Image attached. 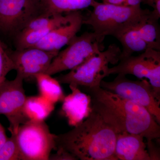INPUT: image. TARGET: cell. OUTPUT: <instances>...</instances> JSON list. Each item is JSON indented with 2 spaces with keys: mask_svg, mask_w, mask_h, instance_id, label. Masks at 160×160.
<instances>
[{
  "mask_svg": "<svg viewBox=\"0 0 160 160\" xmlns=\"http://www.w3.org/2000/svg\"><path fill=\"white\" fill-rule=\"evenodd\" d=\"M23 81L17 75L14 79H6L0 84V115H4L9 121L11 134H16L19 126L28 121L24 113L27 96Z\"/></svg>",
  "mask_w": 160,
  "mask_h": 160,
  "instance_id": "obj_9",
  "label": "cell"
},
{
  "mask_svg": "<svg viewBox=\"0 0 160 160\" xmlns=\"http://www.w3.org/2000/svg\"><path fill=\"white\" fill-rule=\"evenodd\" d=\"M0 160H22L16 134H11L0 149Z\"/></svg>",
  "mask_w": 160,
  "mask_h": 160,
  "instance_id": "obj_19",
  "label": "cell"
},
{
  "mask_svg": "<svg viewBox=\"0 0 160 160\" xmlns=\"http://www.w3.org/2000/svg\"><path fill=\"white\" fill-rule=\"evenodd\" d=\"M104 39L93 32H86L75 36L62 51L52 60L46 73L52 76L71 70L104 49Z\"/></svg>",
  "mask_w": 160,
  "mask_h": 160,
  "instance_id": "obj_6",
  "label": "cell"
},
{
  "mask_svg": "<svg viewBox=\"0 0 160 160\" xmlns=\"http://www.w3.org/2000/svg\"><path fill=\"white\" fill-rule=\"evenodd\" d=\"M9 52L17 75L25 80L35 79L37 75L46 73L59 52L32 47Z\"/></svg>",
  "mask_w": 160,
  "mask_h": 160,
  "instance_id": "obj_11",
  "label": "cell"
},
{
  "mask_svg": "<svg viewBox=\"0 0 160 160\" xmlns=\"http://www.w3.org/2000/svg\"><path fill=\"white\" fill-rule=\"evenodd\" d=\"M12 70H14V66L9 52L6 50L0 41V84L6 79L7 75Z\"/></svg>",
  "mask_w": 160,
  "mask_h": 160,
  "instance_id": "obj_20",
  "label": "cell"
},
{
  "mask_svg": "<svg viewBox=\"0 0 160 160\" xmlns=\"http://www.w3.org/2000/svg\"><path fill=\"white\" fill-rule=\"evenodd\" d=\"M73 12H74L51 16H38L30 21L22 30L57 28L69 22L72 17Z\"/></svg>",
  "mask_w": 160,
  "mask_h": 160,
  "instance_id": "obj_18",
  "label": "cell"
},
{
  "mask_svg": "<svg viewBox=\"0 0 160 160\" xmlns=\"http://www.w3.org/2000/svg\"><path fill=\"white\" fill-rule=\"evenodd\" d=\"M118 74L147 79L160 99V51L148 49L137 56L122 58L118 64L108 69V76Z\"/></svg>",
  "mask_w": 160,
  "mask_h": 160,
  "instance_id": "obj_8",
  "label": "cell"
},
{
  "mask_svg": "<svg viewBox=\"0 0 160 160\" xmlns=\"http://www.w3.org/2000/svg\"><path fill=\"white\" fill-rule=\"evenodd\" d=\"M122 49L115 44L89 58L79 66L66 74L56 78L60 84L82 88L100 86L104 78L108 77L109 65H116L120 61Z\"/></svg>",
  "mask_w": 160,
  "mask_h": 160,
  "instance_id": "obj_4",
  "label": "cell"
},
{
  "mask_svg": "<svg viewBox=\"0 0 160 160\" xmlns=\"http://www.w3.org/2000/svg\"><path fill=\"white\" fill-rule=\"evenodd\" d=\"M8 138L5 128L0 122V149L6 142Z\"/></svg>",
  "mask_w": 160,
  "mask_h": 160,
  "instance_id": "obj_24",
  "label": "cell"
},
{
  "mask_svg": "<svg viewBox=\"0 0 160 160\" xmlns=\"http://www.w3.org/2000/svg\"><path fill=\"white\" fill-rule=\"evenodd\" d=\"M41 14L40 0H0V30L16 36Z\"/></svg>",
  "mask_w": 160,
  "mask_h": 160,
  "instance_id": "obj_10",
  "label": "cell"
},
{
  "mask_svg": "<svg viewBox=\"0 0 160 160\" xmlns=\"http://www.w3.org/2000/svg\"><path fill=\"white\" fill-rule=\"evenodd\" d=\"M141 79H129L125 75L118 74L111 82L102 80L100 86L145 107L160 124V99L157 96L149 81Z\"/></svg>",
  "mask_w": 160,
  "mask_h": 160,
  "instance_id": "obj_7",
  "label": "cell"
},
{
  "mask_svg": "<svg viewBox=\"0 0 160 160\" xmlns=\"http://www.w3.org/2000/svg\"><path fill=\"white\" fill-rule=\"evenodd\" d=\"M92 9L87 17L84 16L83 25L91 26L93 32L105 39L107 36L113 37L124 27L138 21L150 10L141 6L115 5L94 1Z\"/></svg>",
  "mask_w": 160,
  "mask_h": 160,
  "instance_id": "obj_3",
  "label": "cell"
},
{
  "mask_svg": "<svg viewBox=\"0 0 160 160\" xmlns=\"http://www.w3.org/2000/svg\"><path fill=\"white\" fill-rule=\"evenodd\" d=\"M71 93L65 96L61 109L69 126H78L88 116L91 111L90 98L82 92L77 86L69 85Z\"/></svg>",
  "mask_w": 160,
  "mask_h": 160,
  "instance_id": "obj_13",
  "label": "cell"
},
{
  "mask_svg": "<svg viewBox=\"0 0 160 160\" xmlns=\"http://www.w3.org/2000/svg\"><path fill=\"white\" fill-rule=\"evenodd\" d=\"M144 138L139 134L118 133L115 149L118 160H151Z\"/></svg>",
  "mask_w": 160,
  "mask_h": 160,
  "instance_id": "obj_14",
  "label": "cell"
},
{
  "mask_svg": "<svg viewBox=\"0 0 160 160\" xmlns=\"http://www.w3.org/2000/svg\"><path fill=\"white\" fill-rule=\"evenodd\" d=\"M117 136L100 115L91 110L73 129L56 135V149L62 148L78 160H118L115 153Z\"/></svg>",
  "mask_w": 160,
  "mask_h": 160,
  "instance_id": "obj_2",
  "label": "cell"
},
{
  "mask_svg": "<svg viewBox=\"0 0 160 160\" xmlns=\"http://www.w3.org/2000/svg\"><path fill=\"white\" fill-rule=\"evenodd\" d=\"M42 16L79 11L91 7L95 0H40Z\"/></svg>",
  "mask_w": 160,
  "mask_h": 160,
  "instance_id": "obj_15",
  "label": "cell"
},
{
  "mask_svg": "<svg viewBox=\"0 0 160 160\" xmlns=\"http://www.w3.org/2000/svg\"><path fill=\"white\" fill-rule=\"evenodd\" d=\"M56 153L50 154L49 160H77L78 159L71 153L62 148H57Z\"/></svg>",
  "mask_w": 160,
  "mask_h": 160,
  "instance_id": "obj_21",
  "label": "cell"
},
{
  "mask_svg": "<svg viewBox=\"0 0 160 160\" xmlns=\"http://www.w3.org/2000/svg\"><path fill=\"white\" fill-rule=\"evenodd\" d=\"M56 135L42 122L27 121L21 124L16 138L22 160H48L55 150Z\"/></svg>",
  "mask_w": 160,
  "mask_h": 160,
  "instance_id": "obj_5",
  "label": "cell"
},
{
  "mask_svg": "<svg viewBox=\"0 0 160 160\" xmlns=\"http://www.w3.org/2000/svg\"><path fill=\"white\" fill-rule=\"evenodd\" d=\"M142 3L152 8L151 14L157 19L160 18V0H142Z\"/></svg>",
  "mask_w": 160,
  "mask_h": 160,
  "instance_id": "obj_23",
  "label": "cell"
},
{
  "mask_svg": "<svg viewBox=\"0 0 160 160\" xmlns=\"http://www.w3.org/2000/svg\"><path fill=\"white\" fill-rule=\"evenodd\" d=\"M142 0H126L123 6H140Z\"/></svg>",
  "mask_w": 160,
  "mask_h": 160,
  "instance_id": "obj_25",
  "label": "cell"
},
{
  "mask_svg": "<svg viewBox=\"0 0 160 160\" xmlns=\"http://www.w3.org/2000/svg\"><path fill=\"white\" fill-rule=\"evenodd\" d=\"M40 95L53 104L62 102L66 96L60 83L56 78L46 73L35 77Z\"/></svg>",
  "mask_w": 160,
  "mask_h": 160,
  "instance_id": "obj_17",
  "label": "cell"
},
{
  "mask_svg": "<svg viewBox=\"0 0 160 160\" xmlns=\"http://www.w3.org/2000/svg\"><path fill=\"white\" fill-rule=\"evenodd\" d=\"M82 88L90 97L92 110L98 113L117 134H139L147 141L160 138L159 124L145 107L101 86Z\"/></svg>",
  "mask_w": 160,
  "mask_h": 160,
  "instance_id": "obj_1",
  "label": "cell"
},
{
  "mask_svg": "<svg viewBox=\"0 0 160 160\" xmlns=\"http://www.w3.org/2000/svg\"><path fill=\"white\" fill-rule=\"evenodd\" d=\"M154 140L147 141L146 147L151 160H160V148L155 143Z\"/></svg>",
  "mask_w": 160,
  "mask_h": 160,
  "instance_id": "obj_22",
  "label": "cell"
},
{
  "mask_svg": "<svg viewBox=\"0 0 160 160\" xmlns=\"http://www.w3.org/2000/svg\"><path fill=\"white\" fill-rule=\"evenodd\" d=\"M83 19L84 16L80 11L74 12L69 22L52 29L33 47L47 51L59 52L81 30Z\"/></svg>",
  "mask_w": 160,
  "mask_h": 160,
  "instance_id": "obj_12",
  "label": "cell"
},
{
  "mask_svg": "<svg viewBox=\"0 0 160 160\" xmlns=\"http://www.w3.org/2000/svg\"><path fill=\"white\" fill-rule=\"evenodd\" d=\"M55 104L40 96L27 97L24 113L28 121L42 122L54 111Z\"/></svg>",
  "mask_w": 160,
  "mask_h": 160,
  "instance_id": "obj_16",
  "label": "cell"
}]
</instances>
